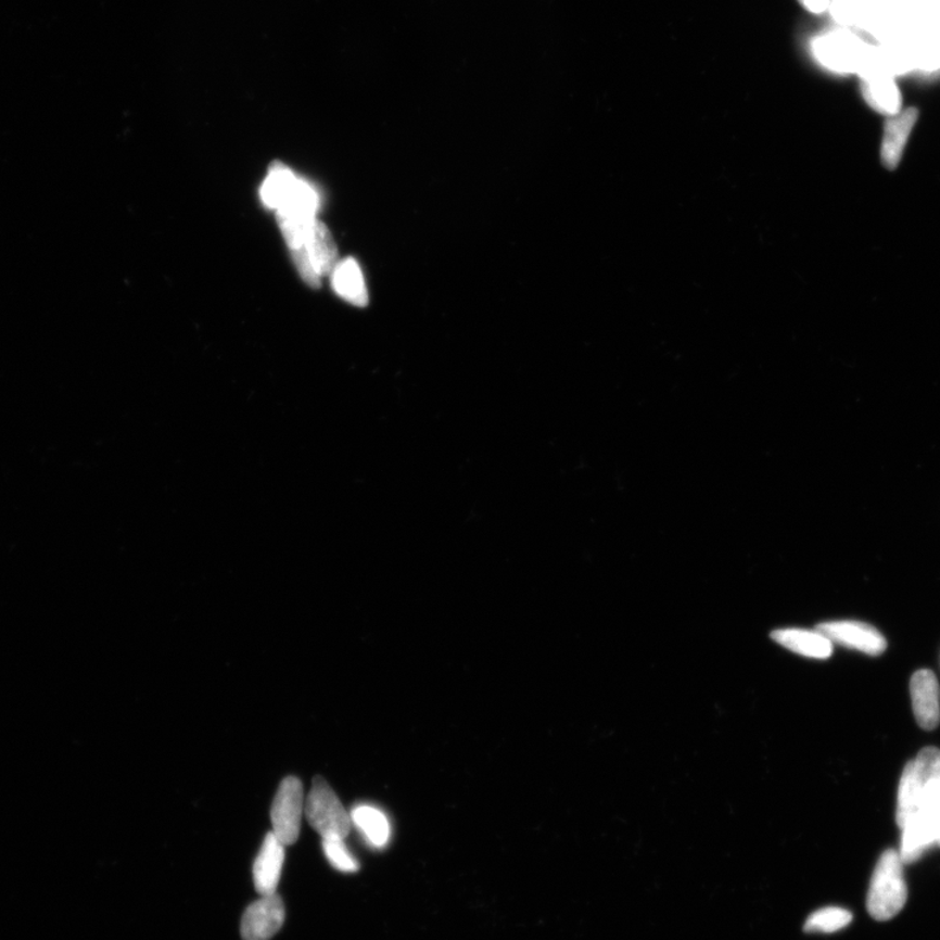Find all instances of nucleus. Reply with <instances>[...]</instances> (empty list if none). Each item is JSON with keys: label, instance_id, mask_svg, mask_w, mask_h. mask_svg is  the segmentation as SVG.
<instances>
[{"label": "nucleus", "instance_id": "nucleus-12", "mask_svg": "<svg viewBox=\"0 0 940 940\" xmlns=\"http://www.w3.org/2000/svg\"><path fill=\"white\" fill-rule=\"evenodd\" d=\"M771 637L791 652L810 657V659H828L834 652V644L817 630H776L771 634Z\"/></svg>", "mask_w": 940, "mask_h": 940}, {"label": "nucleus", "instance_id": "nucleus-9", "mask_svg": "<svg viewBox=\"0 0 940 940\" xmlns=\"http://www.w3.org/2000/svg\"><path fill=\"white\" fill-rule=\"evenodd\" d=\"M285 861V846L274 833H269L264 839L259 854L254 864L255 890L261 897L276 893L279 887L282 866Z\"/></svg>", "mask_w": 940, "mask_h": 940}, {"label": "nucleus", "instance_id": "nucleus-5", "mask_svg": "<svg viewBox=\"0 0 940 940\" xmlns=\"http://www.w3.org/2000/svg\"><path fill=\"white\" fill-rule=\"evenodd\" d=\"M815 630L820 631L833 644L860 650L866 655L879 656L887 648L885 636L867 623L835 621L821 623Z\"/></svg>", "mask_w": 940, "mask_h": 940}, {"label": "nucleus", "instance_id": "nucleus-14", "mask_svg": "<svg viewBox=\"0 0 940 940\" xmlns=\"http://www.w3.org/2000/svg\"><path fill=\"white\" fill-rule=\"evenodd\" d=\"M305 247L318 275L333 274L338 267V250L326 225L315 221L306 237Z\"/></svg>", "mask_w": 940, "mask_h": 940}, {"label": "nucleus", "instance_id": "nucleus-2", "mask_svg": "<svg viewBox=\"0 0 940 940\" xmlns=\"http://www.w3.org/2000/svg\"><path fill=\"white\" fill-rule=\"evenodd\" d=\"M305 816L310 826L323 837H345L353 826L352 817L330 784L323 777H315L310 793L306 797Z\"/></svg>", "mask_w": 940, "mask_h": 940}, {"label": "nucleus", "instance_id": "nucleus-3", "mask_svg": "<svg viewBox=\"0 0 940 940\" xmlns=\"http://www.w3.org/2000/svg\"><path fill=\"white\" fill-rule=\"evenodd\" d=\"M305 802L304 785L297 777H287L280 784L270 810L272 833L285 847L298 840Z\"/></svg>", "mask_w": 940, "mask_h": 940}, {"label": "nucleus", "instance_id": "nucleus-21", "mask_svg": "<svg viewBox=\"0 0 940 940\" xmlns=\"http://www.w3.org/2000/svg\"><path fill=\"white\" fill-rule=\"evenodd\" d=\"M852 913L842 907H823L808 918L804 930L808 932H835L852 923Z\"/></svg>", "mask_w": 940, "mask_h": 940}, {"label": "nucleus", "instance_id": "nucleus-13", "mask_svg": "<svg viewBox=\"0 0 940 940\" xmlns=\"http://www.w3.org/2000/svg\"><path fill=\"white\" fill-rule=\"evenodd\" d=\"M862 94L875 112L893 117L901 112V94L894 77L873 75L862 77Z\"/></svg>", "mask_w": 940, "mask_h": 940}, {"label": "nucleus", "instance_id": "nucleus-24", "mask_svg": "<svg viewBox=\"0 0 940 940\" xmlns=\"http://www.w3.org/2000/svg\"><path fill=\"white\" fill-rule=\"evenodd\" d=\"M937 846L940 847V809L937 813Z\"/></svg>", "mask_w": 940, "mask_h": 940}, {"label": "nucleus", "instance_id": "nucleus-7", "mask_svg": "<svg viewBox=\"0 0 940 940\" xmlns=\"http://www.w3.org/2000/svg\"><path fill=\"white\" fill-rule=\"evenodd\" d=\"M938 809L919 811L911 817L901 829L900 858L904 864H913L932 846L937 843V813Z\"/></svg>", "mask_w": 940, "mask_h": 940}, {"label": "nucleus", "instance_id": "nucleus-19", "mask_svg": "<svg viewBox=\"0 0 940 940\" xmlns=\"http://www.w3.org/2000/svg\"><path fill=\"white\" fill-rule=\"evenodd\" d=\"M920 802H923V793H920L916 777H914L912 762H910L905 765L899 785L897 821L900 827H903L911 817L918 813Z\"/></svg>", "mask_w": 940, "mask_h": 940}, {"label": "nucleus", "instance_id": "nucleus-15", "mask_svg": "<svg viewBox=\"0 0 940 940\" xmlns=\"http://www.w3.org/2000/svg\"><path fill=\"white\" fill-rule=\"evenodd\" d=\"M300 179L285 165H270L269 176L262 187V199L269 208L280 209L291 201Z\"/></svg>", "mask_w": 940, "mask_h": 940}, {"label": "nucleus", "instance_id": "nucleus-4", "mask_svg": "<svg viewBox=\"0 0 940 940\" xmlns=\"http://www.w3.org/2000/svg\"><path fill=\"white\" fill-rule=\"evenodd\" d=\"M867 45L846 30L830 31L814 42V55L822 66L837 74H859Z\"/></svg>", "mask_w": 940, "mask_h": 940}, {"label": "nucleus", "instance_id": "nucleus-17", "mask_svg": "<svg viewBox=\"0 0 940 940\" xmlns=\"http://www.w3.org/2000/svg\"><path fill=\"white\" fill-rule=\"evenodd\" d=\"M351 817L354 826L360 830V834L372 847L383 848L388 846L391 826L388 816L381 810L363 804V806H357L352 811Z\"/></svg>", "mask_w": 940, "mask_h": 940}, {"label": "nucleus", "instance_id": "nucleus-10", "mask_svg": "<svg viewBox=\"0 0 940 940\" xmlns=\"http://www.w3.org/2000/svg\"><path fill=\"white\" fill-rule=\"evenodd\" d=\"M918 119L916 109H906L887 120L884 141H881V161L888 169H894L900 163L907 139Z\"/></svg>", "mask_w": 940, "mask_h": 940}, {"label": "nucleus", "instance_id": "nucleus-18", "mask_svg": "<svg viewBox=\"0 0 940 940\" xmlns=\"http://www.w3.org/2000/svg\"><path fill=\"white\" fill-rule=\"evenodd\" d=\"M907 31L940 28V0H899Z\"/></svg>", "mask_w": 940, "mask_h": 940}, {"label": "nucleus", "instance_id": "nucleus-22", "mask_svg": "<svg viewBox=\"0 0 940 940\" xmlns=\"http://www.w3.org/2000/svg\"><path fill=\"white\" fill-rule=\"evenodd\" d=\"M323 851L330 864L341 873H356L358 862L346 848L343 837H325Z\"/></svg>", "mask_w": 940, "mask_h": 940}, {"label": "nucleus", "instance_id": "nucleus-20", "mask_svg": "<svg viewBox=\"0 0 940 940\" xmlns=\"http://www.w3.org/2000/svg\"><path fill=\"white\" fill-rule=\"evenodd\" d=\"M878 3L879 0H833L829 10L840 24L864 28Z\"/></svg>", "mask_w": 940, "mask_h": 940}, {"label": "nucleus", "instance_id": "nucleus-16", "mask_svg": "<svg viewBox=\"0 0 940 940\" xmlns=\"http://www.w3.org/2000/svg\"><path fill=\"white\" fill-rule=\"evenodd\" d=\"M333 288L341 297L356 306L367 305V291L358 263L346 259L333 270Z\"/></svg>", "mask_w": 940, "mask_h": 940}, {"label": "nucleus", "instance_id": "nucleus-8", "mask_svg": "<svg viewBox=\"0 0 940 940\" xmlns=\"http://www.w3.org/2000/svg\"><path fill=\"white\" fill-rule=\"evenodd\" d=\"M914 716L925 731H933L940 723V688L936 674L918 671L911 681Z\"/></svg>", "mask_w": 940, "mask_h": 940}, {"label": "nucleus", "instance_id": "nucleus-23", "mask_svg": "<svg viewBox=\"0 0 940 940\" xmlns=\"http://www.w3.org/2000/svg\"><path fill=\"white\" fill-rule=\"evenodd\" d=\"M800 2L804 9L813 12V14H823L829 10L833 0H800Z\"/></svg>", "mask_w": 940, "mask_h": 940}, {"label": "nucleus", "instance_id": "nucleus-11", "mask_svg": "<svg viewBox=\"0 0 940 940\" xmlns=\"http://www.w3.org/2000/svg\"><path fill=\"white\" fill-rule=\"evenodd\" d=\"M913 69L932 73L940 68V28L907 31L900 37Z\"/></svg>", "mask_w": 940, "mask_h": 940}, {"label": "nucleus", "instance_id": "nucleus-6", "mask_svg": "<svg viewBox=\"0 0 940 940\" xmlns=\"http://www.w3.org/2000/svg\"><path fill=\"white\" fill-rule=\"evenodd\" d=\"M285 923V906L279 894H266L251 904L241 923L243 940H269Z\"/></svg>", "mask_w": 940, "mask_h": 940}, {"label": "nucleus", "instance_id": "nucleus-1", "mask_svg": "<svg viewBox=\"0 0 940 940\" xmlns=\"http://www.w3.org/2000/svg\"><path fill=\"white\" fill-rule=\"evenodd\" d=\"M907 899L904 862L897 851H887L875 867L867 907L875 919L887 920L903 910Z\"/></svg>", "mask_w": 940, "mask_h": 940}]
</instances>
